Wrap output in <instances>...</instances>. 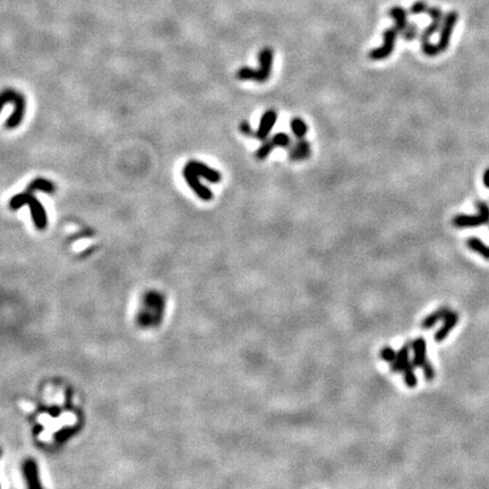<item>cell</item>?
I'll return each mask as SVG.
<instances>
[{
    "label": "cell",
    "instance_id": "3",
    "mask_svg": "<svg viewBox=\"0 0 489 489\" xmlns=\"http://www.w3.org/2000/svg\"><path fill=\"white\" fill-rule=\"evenodd\" d=\"M0 101H2V104H0L2 109L7 103L14 104V111L5 122V128L6 129H15L21 125L25 116L26 100L24 96L14 88H5L2 93V97H0Z\"/></svg>",
    "mask_w": 489,
    "mask_h": 489
},
{
    "label": "cell",
    "instance_id": "21",
    "mask_svg": "<svg viewBox=\"0 0 489 489\" xmlns=\"http://www.w3.org/2000/svg\"><path fill=\"white\" fill-rule=\"evenodd\" d=\"M271 141L275 147H283V149H289L292 144L291 137L287 132H277L271 137Z\"/></svg>",
    "mask_w": 489,
    "mask_h": 489
},
{
    "label": "cell",
    "instance_id": "17",
    "mask_svg": "<svg viewBox=\"0 0 489 489\" xmlns=\"http://www.w3.org/2000/svg\"><path fill=\"white\" fill-rule=\"evenodd\" d=\"M388 15H390L393 18L394 23H395L394 26L397 28L400 33H402L403 30H405V28L407 27V25L409 24V22H408V14H407L405 8L398 7V6H394L390 9V12H388Z\"/></svg>",
    "mask_w": 489,
    "mask_h": 489
},
{
    "label": "cell",
    "instance_id": "23",
    "mask_svg": "<svg viewBox=\"0 0 489 489\" xmlns=\"http://www.w3.org/2000/svg\"><path fill=\"white\" fill-rule=\"evenodd\" d=\"M418 33H419V26L415 23H409L402 32V37L406 41H414L418 36Z\"/></svg>",
    "mask_w": 489,
    "mask_h": 489
},
{
    "label": "cell",
    "instance_id": "5",
    "mask_svg": "<svg viewBox=\"0 0 489 489\" xmlns=\"http://www.w3.org/2000/svg\"><path fill=\"white\" fill-rule=\"evenodd\" d=\"M398 30L395 26H392L387 28L383 33V45L378 48H375L369 52V58L375 61L384 60L388 58L392 55V52L395 48V41L398 34Z\"/></svg>",
    "mask_w": 489,
    "mask_h": 489
},
{
    "label": "cell",
    "instance_id": "18",
    "mask_svg": "<svg viewBox=\"0 0 489 489\" xmlns=\"http://www.w3.org/2000/svg\"><path fill=\"white\" fill-rule=\"evenodd\" d=\"M467 246L470 249L476 251L477 254H479L485 259L489 260V246H487L483 241H481L479 238L476 237H471L467 240Z\"/></svg>",
    "mask_w": 489,
    "mask_h": 489
},
{
    "label": "cell",
    "instance_id": "19",
    "mask_svg": "<svg viewBox=\"0 0 489 489\" xmlns=\"http://www.w3.org/2000/svg\"><path fill=\"white\" fill-rule=\"evenodd\" d=\"M290 127L293 135L296 136L297 139H305V136L308 132V129H309L306 121L299 117H294L290 121Z\"/></svg>",
    "mask_w": 489,
    "mask_h": 489
},
{
    "label": "cell",
    "instance_id": "26",
    "mask_svg": "<svg viewBox=\"0 0 489 489\" xmlns=\"http://www.w3.org/2000/svg\"><path fill=\"white\" fill-rule=\"evenodd\" d=\"M427 9H428V5L425 2H417L411 6L410 13L414 15H420V14L427 13Z\"/></svg>",
    "mask_w": 489,
    "mask_h": 489
},
{
    "label": "cell",
    "instance_id": "4",
    "mask_svg": "<svg viewBox=\"0 0 489 489\" xmlns=\"http://www.w3.org/2000/svg\"><path fill=\"white\" fill-rule=\"evenodd\" d=\"M478 213L474 215L468 214H459L453 217L452 223L455 228H477L482 225H488L489 223V206L486 202L479 201L477 202Z\"/></svg>",
    "mask_w": 489,
    "mask_h": 489
},
{
    "label": "cell",
    "instance_id": "8",
    "mask_svg": "<svg viewBox=\"0 0 489 489\" xmlns=\"http://www.w3.org/2000/svg\"><path fill=\"white\" fill-rule=\"evenodd\" d=\"M427 14L431 17V23L421 33L420 35L421 45H426L428 43V42H430V37L433 36L436 32L440 31V27H441V24H443V20H444V14L439 7H428V9H427Z\"/></svg>",
    "mask_w": 489,
    "mask_h": 489
},
{
    "label": "cell",
    "instance_id": "12",
    "mask_svg": "<svg viewBox=\"0 0 489 489\" xmlns=\"http://www.w3.org/2000/svg\"><path fill=\"white\" fill-rule=\"evenodd\" d=\"M458 322H459V314L457 312L451 310L449 313V315L444 318L443 324H441V326L434 335V340L436 342H441V341H444L446 338H448L449 334L451 333V331H453L454 327L457 326Z\"/></svg>",
    "mask_w": 489,
    "mask_h": 489
},
{
    "label": "cell",
    "instance_id": "16",
    "mask_svg": "<svg viewBox=\"0 0 489 489\" xmlns=\"http://www.w3.org/2000/svg\"><path fill=\"white\" fill-rule=\"evenodd\" d=\"M25 191L31 192V193L42 192V193H46V194H50V195H51V194H54L56 192V186L48 179L35 178L27 185Z\"/></svg>",
    "mask_w": 489,
    "mask_h": 489
},
{
    "label": "cell",
    "instance_id": "14",
    "mask_svg": "<svg viewBox=\"0 0 489 489\" xmlns=\"http://www.w3.org/2000/svg\"><path fill=\"white\" fill-rule=\"evenodd\" d=\"M412 351H414V359H412V363L416 367L421 368L424 365L428 362L427 359V342L424 338L415 339L411 342Z\"/></svg>",
    "mask_w": 489,
    "mask_h": 489
},
{
    "label": "cell",
    "instance_id": "25",
    "mask_svg": "<svg viewBox=\"0 0 489 489\" xmlns=\"http://www.w3.org/2000/svg\"><path fill=\"white\" fill-rule=\"evenodd\" d=\"M421 368H422V373H424V377H425L426 381H428V382L434 381V378L436 377V372H435V368H434L433 365L429 363V360Z\"/></svg>",
    "mask_w": 489,
    "mask_h": 489
},
{
    "label": "cell",
    "instance_id": "24",
    "mask_svg": "<svg viewBox=\"0 0 489 489\" xmlns=\"http://www.w3.org/2000/svg\"><path fill=\"white\" fill-rule=\"evenodd\" d=\"M396 351L394 350L392 346H384V348L381 350V352H379V357H381L384 362L387 363L388 365H392L394 363V360H395L396 358Z\"/></svg>",
    "mask_w": 489,
    "mask_h": 489
},
{
    "label": "cell",
    "instance_id": "28",
    "mask_svg": "<svg viewBox=\"0 0 489 489\" xmlns=\"http://www.w3.org/2000/svg\"><path fill=\"white\" fill-rule=\"evenodd\" d=\"M483 184L487 188H489V168L486 170L485 173H483Z\"/></svg>",
    "mask_w": 489,
    "mask_h": 489
},
{
    "label": "cell",
    "instance_id": "6",
    "mask_svg": "<svg viewBox=\"0 0 489 489\" xmlns=\"http://www.w3.org/2000/svg\"><path fill=\"white\" fill-rule=\"evenodd\" d=\"M458 20H459V14L454 11L449 12L446 15H444L443 24H441V27H440L439 39L437 43H436L440 52L446 51V49L449 48L451 36L453 34V31L455 28V25H457Z\"/></svg>",
    "mask_w": 489,
    "mask_h": 489
},
{
    "label": "cell",
    "instance_id": "1",
    "mask_svg": "<svg viewBox=\"0 0 489 489\" xmlns=\"http://www.w3.org/2000/svg\"><path fill=\"white\" fill-rule=\"evenodd\" d=\"M33 194L34 193H31L27 191L16 194L15 196H13L11 198V201L8 203V206L9 208H12L13 211H16L22 206L27 205L30 207L32 220H33V223H34V226L36 227V229L43 230L46 229V227L48 226V214H47V211L45 206L42 205V203L34 195H33Z\"/></svg>",
    "mask_w": 489,
    "mask_h": 489
},
{
    "label": "cell",
    "instance_id": "7",
    "mask_svg": "<svg viewBox=\"0 0 489 489\" xmlns=\"http://www.w3.org/2000/svg\"><path fill=\"white\" fill-rule=\"evenodd\" d=\"M183 175L188 186L193 189V192L199 198L203 199V201H211L213 198L212 191L210 188H207L205 185H203L199 182V175L194 170L188 168L187 165H185L183 169Z\"/></svg>",
    "mask_w": 489,
    "mask_h": 489
},
{
    "label": "cell",
    "instance_id": "2",
    "mask_svg": "<svg viewBox=\"0 0 489 489\" xmlns=\"http://www.w3.org/2000/svg\"><path fill=\"white\" fill-rule=\"evenodd\" d=\"M274 52L273 50L266 47L259 51L257 69L250 67H241L237 72V78L240 80H255L257 83H265L271 77L273 68Z\"/></svg>",
    "mask_w": 489,
    "mask_h": 489
},
{
    "label": "cell",
    "instance_id": "11",
    "mask_svg": "<svg viewBox=\"0 0 489 489\" xmlns=\"http://www.w3.org/2000/svg\"><path fill=\"white\" fill-rule=\"evenodd\" d=\"M312 146L310 143L305 139H297L291 146L289 147V159L293 162H300L310 158Z\"/></svg>",
    "mask_w": 489,
    "mask_h": 489
},
{
    "label": "cell",
    "instance_id": "9",
    "mask_svg": "<svg viewBox=\"0 0 489 489\" xmlns=\"http://www.w3.org/2000/svg\"><path fill=\"white\" fill-rule=\"evenodd\" d=\"M278 120V112L274 110V109H269V110L265 111L262 118H260L258 128L255 130V139H257L259 141L264 142L265 140L269 139L270 132L272 131L273 127L275 126Z\"/></svg>",
    "mask_w": 489,
    "mask_h": 489
},
{
    "label": "cell",
    "instance_id": "13",
    "mask_svg": "<svg viewBox=\"0 0 489 489\" xmlns=\"http://www.w3.org/2000/svg\"><path fill=\"white\" fill-rule=\"evenodd\" d=\"M411 349H412L411 342H409V343L407 342L401 346V349L397 351L396 358H395V360H394V363L392 365H390L392 373H394V374L403 373V370L406 369V367L410 363L409 357H410V350Z\"/></svg>",
    "mask_w": 489,
    "mask_h": 489
},
{
    "label": "cell",
    "instance_id": "20",
    "mask_svg": "<svg viewBox=\"0 0 489 489\" xmlns=\"http://www.w3.org/2000/svg\"><path fill=\"white\" fill-rule=\"evenodd\" d=\"M415 368L416 366L414 365V363L410 362L409 365H408L402 373L403 379H405V384L410 388H415L418 384V378L415 374Z\"/></svg>",
    "mask_w": 489,
    "mask_h": 489
},
{
    "label": "cell",
    "instance_id": "27",
    "mask_svg": "<svg viewBox=\"0 0 489 489\" xmlns=\"http://www.w3.org/2000/svg\"><path fill=\"white\" fill-rule=\"evenodd\" d=\"M239 130H240L241 134L245 135V136L254 137V135H255V131L253 130V128H251L250 123L248 121L241 122L240 126H239Z\"/></svg>",
    "mask_w": 489,
    "mask_h": 489
},
{
    "label": "cell",
    "instance_id": "22",
    "mask_svg": "<svg viewBox=\"0 0 489 489\" xmlns=\"http://www.w3.org/2000/svg\"><path fill=\"white\" fill-rule=\"evenodd\" d=\"M274 149H275V146L272 143L271 139L265 140L262 143V145L258 147V150L256 151V153H255L256 159H257V160H265L271 153H272V151Z\"/></svg>",
    "mask_w": 489,
    "mask_h": 489
},
{
    "label": "cell",
    "instance_id": "10",
    "mask_svg": "<svg viewBox=\"0 0 489 489\" xmlns=\"http://www.w3.org/2000/svg\"><path fill=\"white\" fill-rule=\"evenodd\" d=\"M186 165L188 168H191L192 170H194V171H195L199 175V177L206 179L207 182H210L212 184H217V183L221 182L222 175H221L220 171H217V170L208 167L207 164H205L204 162H201V161L191 160V161H188Z\"/></svg>",
    "mask_w": 489,
    "mask_h": 489
},
{
    "label": "cell",
    "instance_id": "15",
    "mask_svg": "<svg viewBox=\"0 0 489 489\" xmlns=\"http://www.w3.org/2000/svg\"><path fill=\"white\" fill-rule=\"evenodd\" d=\"M450 312H451L450 308L446 306L438 308L437 310L433 312L431 314L424 318V321L421 322V329L422 330L433 329V327L437 324L439 321H444V318L449 315Z\"/></svg>",
    "mask_w": 489,
    "mask_h": 489
}]
</instances>
